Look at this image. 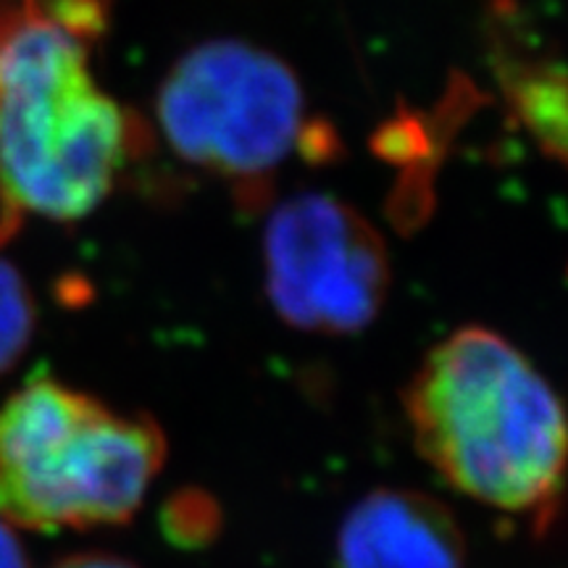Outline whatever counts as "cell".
Instances as JSON below:
<instances>
[{"mask_svg":"<svg viewBox=\"0 0 568 568\" xmlns=\"http://www.w3.org/2000/svg\"><path fill=\"white\" fill-rule=\"evenodd\" d=\"M426 464L453 489L537 529L560 508L566 422L560 400L506 337L468 326L426 355L406 389Z\"/></svg>","mask_w":568,"mask_h":568,"instance_id":"cell-1","label":"cell"},{"mask_svg":"<svg viewBox=\"0 0 568 568\" xmlns=\"http://www.w3.org/2000/svg\"><path fill=\"white\" fill-rule=\"evenodd\" d=\"M130 155L126 113L90 71L80 17H0V190L13 209L74 222L105 201Z\"/></svg>","mask_w":568,"mask_h":568,"instance_id":"cell-2","label":"cell"},{"mask_svg":"<svg viewBox=\"0 0 568 568\" xmlns=\"http://www.w3.org/2000/svg\"><path fill=\"white\" fill-rule=\"evenodd\" d=\"M166 458L148 416H122L38 372L0 406V518L32 531L124 524Z\"/></svg>","mask_w":568,"mask_h":568,"instance_id":"cell-3","label":"cell"},{"mask_svg":"<svg viewBox=\"0 0 568 568\" xmlns=\"http://www.w3.org/2000/svg\"><path fill=\"white\" fill-rule=\"evenodd\" d=\"M155 113L176 155L245 184L282 166L305 130L303 92L287 63L237 40L203 42L176 61Z\"/></svg>","mask_w":568,"mask_h":568,"instance_id":"cell-4","label":"cell"},{"mask_svg":"<svg viewBox=\"0 0 568 568\" xmlns=\"http://www.w3.org/2000/svg\"><path fill=\"white\" fill-rule=\"evenodd\" d=\"M266 290L284 322L318 335H353L374 322L389 287L374 226L329 195L290 197L264 237Z\"/></svg>","mask_w":568,"mask_h":568,"instance_id":"cell-5","label":"cell"},{"mask_svg":"<svg viewBox=\"0 0 568 568\" xmlns=\"http://www.w3.org/2000/svg\"><path fill=\"white\" fill-rule=\"evenodd\" d=\"M339 568H464L466 545L456 518L435 497L376 489L345 516Z\"/></svg>","mask_w":568,"mask_h":568,"instance_id":"cell-6","label":"cell"},{"mask_svg":"<svg viewBox=\"0 0 568 568\" xmlns=\"http://www.w3.org/2000/svg\"><path fill=\"white\" fill-rule=\"evenodd\" d=\"M516 105L524 122L539 140L560 151L566 132V90L564 74L537 71L516 84Z\"/></svg>","mask_w":568,"mask_h":568,"instance_id":"cell-7","label":"cell"},{"mask_svg":"<svg viewBox=\"0 0 568 568\" xmlns=\"http://www.w3.org/2000/svg\"><path fill=\"white\" fill-rule=\"evenodd\" d=\"M34 332V301L24 276L0 258V374L21 358Z\"/></svg>","mask_w":568,"mask_h":568,"instance_id":"cell-8","label":"cell"},{"mask_svg":"<svg viewBox=\"0 0 568 568\" xmlns=\"http://www.w3.org/2000/svg\"><path fill=\"white\" fill-rule=\"evenodd\" d=\"M166 537L180 548H203L219 531V508L201 489H182L166 503L161 514Z\"/></svg>","mask_w":568,"mask_h":568,"instance_id":"cell-9","label":"cell"},{"mask_svg":"<svg viewBox=\"0 0 568 568\" xmlns=\"http://www.w3.org/2000/svg\"><path fill=\"white\" fill-rule=\"evenodd\" d=\"M51 568H138L130 560L105 556V552H82V556H69L59 560V564Z\"/></svg>","mask_w":568,"mask_h":568,"instance_id":"cell-10","label":"cell"},{"mask_svg":"<svg viewBox=\"0 0 568 568\" xmlns=\"http://www.w3.org/2000/svg\"><path fill=\"white\" fill-rule=\"evenodd\" d=\"M0 568H30L17 535L3 518H0Z\"/></svg>","mask_w":568,"mask_h":568,"instance_id":"cell-11","label":"cell"}]
</instances>
